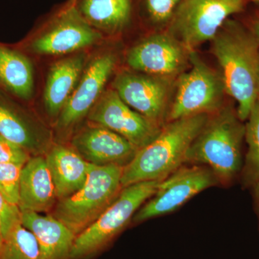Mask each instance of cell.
Listing matches in <instances>:
<instances>
[{"label": "cell", "mask_w": 259, "mask_h": 259, "mask_svg": "<svg viewBox=\"0 0 259 259\" xmlns=\"http://www.w3.org/2000/svg\"><path fill=\"white\" fill-rule=\"evenodd\" d=\"M248 0H182L170 22V34L187 51L212 40L230 17Z\"/></svg>", "instance_id": "cell-6"}, {"label": "cell", "mask_w": 259, "mask_h": 259, "mask_svg": "<svg viewBox=\"0 0 259 259\" xmlns=\"http://www.w3.org/2000/svg\"><path fill=\"white\" fill-rule=\"evenodd\" d=\"M209 115L199 114L170 122L141 148L123 168L122 187L148 181H161L185 163L186 154L191 144Z\"/></svg>", "instance_id": "cell-3"}, {"label": "cell", "mask_w": 259, "mask_h": 259, "mask_svg": "<svg viewBox=\"0 0 259 259\" xmlns=\"http://www.w3.org/2000/svg\"><path fill=\"white\" fill-rule=\"evenodd\" d=\"M192 68L180 76L168 122L199 114L214 113L224 106L222 76L209 67L195 51H189Z\"/></svg>", "instance_id": "cell-7"}, {"label": "cell", "mask_w": 259, "mask_h": 259, "mask_svg": "<svg viewBox=\"0 0 259 259\" xmlns=\"http://www.w3.org/2000/svg\"><path fill=\"white\" fill-rule=\"evenodd\" d=\"M21 223L36 238L42 259H71L76 235L53 215L21 211Z\"/></svg>", "instance_id": "cell-17"}, {"label": "cell", "mask_w": 259, "mask_h": 259, "mask_svg": "<svg viewBox=\"0 0 259 259\" xmlns=\"http://www.w3.org/2000/svg\"><path fill=\"white\" fill-rule=\"evenodd\" d=\"M85 56L78 54L53 65L44 90V106L51 117H59L77 86L85 67Z\"/></svg>", "instance_id": "cell-18"}, {"label": "cell", "mask_w": 259, "mask_h": 259, "mask_svg": "<svg viewBox=\"0 0 259 259\" xmlns=\"http://www.w3.org/2000/svg\"><path fill=\"white\" fill-rule=\"evenodd\" d=\"M102 38L77 8L65 4L51 15L32 39L29 49L39 55H62L84 49Z\"/></svg>", "instance_id": "cell-9"}, {"label": "cell", "mask_w": 259, "mask_h": 259, "mask_svg": "<svg viewBox=\"0 0 259 259\" xmlns=\"http://www.w3.org/2000/svg\"><path fill=\"white\" fill-rule=\"evenodd\" d=\"M245 142L247 151L240 178L245 189H251L259 183V104L257 102L245 122Z\"/></svg>", "instance_id": "cell-22"}, {"label": "cell", "mask_w": 259, "mask_h": 259, "mask_svg": "<svg viewBox=\"0 0 259 259\" xmlns=\"http://www.w3.org/2000/svg\"><path fill=\"white\" fill-rule=\"evenodd\" d=\"M250 190H252V193H253L255 212H256L257 216H258L259 222V183L255 185L254 187H252Z\"/></svg>", "instance_id": "cell-29"}, {"label": "cell", "mask_w": 259, "mask_h": 259, "mask_svg": "<svg viewBox=\"0 0 259 259\" xmlns=\"http://www.w3.org/2000/svg\"><path fill=\"white\" fill-rule=\"evenodd\" d=\"M187 52L171 34H156L131 48L127 54V64L140 72L168 78L180 72Z\"/></svg>", "instance_id": "cell-12"}, {"label": "cell", "mask_w": 259, "mask_h": 259, "mask_svg": "<svg viewBox=\"0 0 259 259\" xmlns=\"http://www.w3.org/2000/svg\"><path fill=\"white\" fill-rule=\"evenodd\" d=\"M115 64L116 56L112 53L100 54L88 64L74 93L58 117V129L69 131L89 115L101 97Z\"/></svg>", "instance_id": "cell-11"}, {"label": "cell", "mask_w": 259, "mask_h": 259, "mask_svg": "<svg viewBox=\"0 0 259 259\" xmlns=\"http://www.w3.org/2000/svg\"><path fill=\"white\" fill-rule=\"evenodd\" d=\"M218 184L214 174L207 166H182L159 182L152 197L141 206L133 219L139 223L169 214L194 196Z\"/></svg>", "instance_id": "cell-8"}, {"label": "cell", "mask_w": 259, "mask_h": 259, "mask_svg": "<svg viewBox=\"0 0 259 259\" xmlns=\"http://www.w3.org/2000/svg\"><path fill=\"white\" fill-rule=\"evenodd\" d=\"M212 41L226 94L245 122L257 101L259 40L246 25L228 19Z\"/></svg>", "instance_id": "cell-1"}, {"label": "cell", "mask_w": 259, "mask_h": 259, "mask_svg": "<svg viewBox=\"0 0 259 259\" xmlns=\"http://www.w3.org/2000/svg\"><path fill=\"white\" fill-rule=\"evenodd\" d=\"M160 182L148 181L123 187L104 212L76 237L71 259H91L105 250L152 197Z\"/></svg>", "instance_id": "cell-5"}, {"label": "cell", "mask_w": 259, "mask_h": 259, "mask_svg": "<svg viewBox=\"0 0 259 259\" xmlns=\"http://www.w3.org/2000/svg\"><path fill=\"white\" fill-rule=\"evenodd\" d=\"M47 135L44 127L0 88V136L37 154L47 148Z\"/></svg>", "instance_id": "cell-15"}, {"label": "cell", "mask_w": 259, "mask_h": 259, "mask_svg": "<svg viewBox=\"0 0 259 259\" xmlns=\"http://www.w3.org/2000/svg\"><path fill=\"white\" fill-rule=\"evenodd\" d=\"M245 122L232 105L209 115L191 144L185 163L209 168L218 184L231 185L240 177L243 167Z\"/></svg>", "instance_id": "cell-2"}, {"label": "cell", "mask_w": 259, "mask_h": 259, "mask_svg": "<svg viewBox=\"0 0 259 259\" xmlns=\"http://www.w3.org/2000/svg\"><path fill=\"white\" fill-rule=\"evenodd\" d=\"M76 1H77V0H68L66 4L70 5V6H74L75 4H76Z\"/></svg>", "instance_id": "cell-32"}, {"label": "cell", "mask_w": 259, "mask_h": 259, "mask_svg": "<svg viewBox=\"0 0 259 259\" xmlns=\"http://www.w3.org/2000/svg\"><path fill=\"white\" fill-rule=\"evenodd\" d=\"M113 87L122 101L159 126L169 91L166 78L123 71L116 76Z\"/></svg>", "instance_id": "cell-13"}, {"label": "cell", "mask_w": 259, "mask_h": 259, "mask_svg": "<svg viewBox=\"0 0 259 259\" xmlns=\"http://www.w3.org/2000/svg\"><path fill=\"white\" fill-rule=\"evenodd\" d=\"M21 223V210L17 204L10 202L0 193V225L4 236L18 223Z\"/></svg>", "instance_id": "cell-27"}, {"label": "cell", "mask_w": 259, "mask_h": 259, "mask_svg": "<svg viewBox=\"0 0 259 259\" xmlns=\"http://www.w3.org/2000/svg\"><path fill=\"white\" fill-rule=\"evenodd\" d=\"M0 259H42L36 238L22 223L5 236Z\"/></svg>", "instance_id": "cell-23"}, {"label": "cell", "mask_w": 259, "mask_h": 259, "mask_svg": "<svg viewBox=\"0 0 259 259\" xmlns=\"http://www.w3.org/2000/svg\"><path fill=\"white\" fill-rule=\"evenodd\" d=\"M123 166L92 163L88 179L77 192L56 204L52 215L77 236L115 200L122 190Z\"/></svg>", "instance_id": "cell-4"}, {"label": "cell", "mask_w": 259, "mask_h": 259, "mask_svg": "<svg viewBox=\"0 0 259 259\" xmlns=\"http://www.w3.org/2000/svg\"><path fill=\"white\" fill-rule=\"evenodd\" d=\"M0 88L20 100H29L34 92L33 66L20 51L0 45Z\"/></svg>", "instance_id": "cell-21"}, {"label": "cell", "mask_w": 259, "mask_h": 259, "mask_svg": "<svg viewBox=\"0 0 259 259\" xmlns=\"http://www.w3.org/2000/svg\"><path fill=\"white\" fill-rule=\"evenodd\" d=\"M24 165L0 163V193L11 203L19 206L20 182Z\"/></svg>", "instance_id": "cell-24"}, {"label": "cell", "mask_w": 259, "mask_h": 259, "mask_svg": "<svg viewBox=\"0 0 259 259\" xmlns=\"http://www.w3.org/2000/svg\"><path fill=\"white\" fill-rule=\"evenodd\" d=\"M46 159L59 200L72 195L82 187L92 165L74 149L62 145L51 148Z\"/></svg>", "instance_id": "cell-19"}, {"label": "cell", "mask_w": 259, "mask_h": 259, "mask_svg": "<svg viewBox=\"0 0 259 259\" xmlns=\"http://www.w3.org/2000/svg\"><path fill=\"white\" fill-rule=\"evenodd\" d=\"M246 25L253 32L259 40V14L250 19V21Z\"/></svg>", "instance_id": "cell-28"}, {"label": "cell", "mask_w": 259, "mask_h": 259, "mask_svg": "<svg viewBox=\"0 0 259 259\" xmlns=\"http://www.w3.org/2000/svg\"><path fill=\"white\" fill-rule=\"evenodd\" d=\"M257 102L259 104V70L258 76V82H257Z\"/></svg>", "instance_id": "cell-31"}, {"label": "cell", "mask_w": 259, "mask_h": 259, "mask_svg": "<svg viewBox=\"0 0 259 259\" xmlns=\"http://www.w3.org/2000/svg\"><path fill=\"white\" fill-rule=\"evenodd\" d=\"M5 243V236L3 234V229H2L1 225H0V253H1L2 249H3V245Z\"/></svg>", "instance_id": "cell-30"}, {"label": "cell", "mask_w": 259, "mask_h": 259, "mask_svg": "<svg viewBox=\"0 0 259 259\" xmlns=\"http://www.w3.org/2000/svg\"><path fill=\"white\" fill-rule=\"evenodd\" d=\"M72 146L85 161L97 166L125 167L139 151L120 135L100 125L80 131L73 138Z\"/></svg>", "instance_id": "cell-14"}, {"label": "cell", "mask_w": 259, "mask_h": 259, "mask_svg": "<svg viewBox=\"0 0 259 259\" xmlns=\"http://www.w3.org/2000/svg\"><path fill=\"white\" fill-rule=\"evenodd\" d=\"M89 119L120 135L138 150L149 144L161 130L122 101L115 90L101 95L89 113Z\"/></svg>", "instance_id": "cell-10"}, {"label": "cell", "mask_w": 259, "mask_h": 259, "mask_svg": "<svg viewBox=\"0 0 259 259\" xmlns=\"http://www.w3.org/2000/svg\"><path fill=\"white\" fill-rule=\"evenodd\" d=\"M55 186L46 158L30 157L22 168L20 182V210L44 212L56 204Z\"/></svg>", "instance_id": "cell-16"}, {"label": "cell", "mask_w": 259, "mask_h": 259, "mask_svg": "<svg viewBox=\"0 0 259 259\" xmlns=\"http://www.w3.org/2000/svg\"><path fill=\"white\" fill-rule=\"evenodd\" d=\"M250 1L253 2V3H256V4H259V0H250Z\"/></svg>", "instance_id": "cell-33"}, {"label": "cell", "mask_w": 259, "mask_h": 259, "mask_svg": "<svg viewBox=\"0 0 259 259\" xmlns=\"http://www.w3.org/2000/svg\"><path fill=\"white\" fill-rule=\"evenodd\" d=\"M75 6L84 20L101 33L122 31L132 19V0H77Z\"/></svg>", "instance_id": "cell-20"}, {"label": "cell", "mask_w": 259, "mask_h": 259, "mask_svg": "<svg viewBox=\"0 0 259 259\" xmlns=\"http://www.w3.org/2000/svg\"><path fill=\"white\" fill-rule=\"evenodd\" d=\"M30 158L28 151L0 136V163L25 165Z\"/></svg>", "instance_id": "cell-26"}, {"label": "cell", "mask_w": 259, "mask_h": 259, "mask_svg": "<svg viewBox=\"0 0 259 259\" xmlns=\"http://www.w3.org/2000/svg\"><path fill=\"white\" fill-rule=\"evenodd\" d=\"M182 0H144L148 18L153 23H170Z\"/></svg>", "instance_id": "cell-25"}]
</instances>
